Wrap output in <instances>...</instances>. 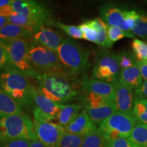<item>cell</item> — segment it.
<instances>
[{"mask_svg": "<svg viewBox=\"0 0 147 147\" xmlns=\"http://www.w3.org/2000/svg\"><path fill=\"white\" fill-rule=\"evenodd\" d=\"M29 57L34 69L40 73L69 74L61 63L56 52L46 49L33 40L29 45Z\"/></svg>", "mask_w": 147, "mask_h": 147, "instance_id": "8992f818", "label": "cell"}, {"mask_svg": "<svg viewBox=\"0 0 147 147\" xmlns=\"http://www.w3.org/2000/svg\"><path fill=\"white\" fill-rule=\"evenodd\" d=\"M38 89L53 102L63 104L74 100L78 95L73 76L67 73H41L36 79Z\"/></svg>", "mask_w": 147, "mask_h": 147, "instance_id": "6da1fadb", "label": "cell"}, {"mask_svg": "<svg viewBox=\"0 0 147 147\" xmlns=\"http://www.w3.org/2000/svg\"><path fill=\"white\" fill-rule=\"evenodd\" d=\"M106 139L98 129L84 137L81 147H105Z\"/></svg>", "mask_w": 147, "mask_h": 147, "instance_id": "484cf974", "label": "cell"}, {"mask_svg": "<svg viewBox=\"0 0 147 147\" xmlns=\"http://www.w3.org/2000/svg\"><path fill=\"white\" fill-rule=\"evenodd\" d=\"M63 38L49 27H42L34 35L33 40L49 50L57 52Z\"/></svg>", "mask_w": 147, "mask_h": 147, "instance_id": "2e32d148", "label": "cell"}, {"mask_svg": "<svg viewBox=\"0 0 147 147\" xmlns=\"http://www.w3.org/2000/svg\"><path fill=\"white\" fill-rule=\"evenodd\" d=\"M17 139L37 140L34 122L27 114H0V142Z\"/></svg>", "mask_w": 147, "mask_h": 147, "instance_id": "3957f363", "label": "cell"}, {"mask_svg": "<svg viewBox=\"0 0 147 147\" xmlns=\"http://www.w3.org/2000/svg\"><path fill=\"white\" fill-rule=\"evenodd\" d=\"M131 47L137 61L147 62V42L136 38L132 41Z\"/></svg>", "mask_w": 147, "mask_h": 147, "instance_id": "f1b7e54d", "label": "cell"}, {"mask_svg": "<svg viewBox=\"0 0 147 147\" xmlns=\"http://www.w3.org/2000/svg\"><path fill=\"white\" fill-rule=\"evenodd\" d=\"M84 137L65 131L61 139L59 147H81Z\"/></svg>", "mask_w": 147, "mask_h": 147, "instance_id": "f546056e", "label": "cell"}, {"mask_svg": "<svg viewBox=\"0 0 147 147\" xmlns=\"http://www.w3.org/2000/svg\"><path fill=\"white\" fill-rule=\"evenodd\" d=\"M7 19H8V23L13 24V25L23 27V28L32 32L34 35L42 27L41 25L37 23L34 20L25 16L16 13L7 17Z\"/></svg>", "mask_w": 147, "mask_h": 147, "instance_id": "603a6c76", "label": "cell"}, {"mask_svg": "<svg viewBox=\"0 0 147 147\" xmlns=\"http://www.w3.org/2000/svg\"><path fill=\"white\" fill-rule=\"evenodd\" d=\"M8 23V19H7V17L0 16V29L2 28L3 26H5V25H7Z\"/></svg>", "mask_w": 147, "mask_h": 147, "instance_id": "60d3db41", "label": "cell"}, {"mask_svg": "<svg viewBox=\"0 0 147 147\" xmlns=\"http://www.w3.org/2000/svg\"><path fill=\"white\" fill-rule=\"evenodd\" d=\"M29 147H46L41 142H40L38 139L34 140L31 142Z\"/></svg>", "mask_w": 147, "mask_h": 147, "instance_id": "ab89813d", "label": "cell"}, {"mask_svg": "<svg viewBox=\"0 0 147 147\" xmlns=\"http://www.w3.org/2000/svg\"><path fill=\"white\" fill-rule=\"evenodd\" d=\"M102 19L108 25L119 27L125 32H129L125 23V9L121 8L114 3H107L103 5L100 9Z\"/></svg>", "mask_w": 147, "mask_h": 147, "instance_id": "5bb4252c", "label": "cell"}, {"mask_svg": "<svg viewBox=\"0 0 147 147\" xmlns=\"http://www.w3.org/2000/svg\"><path fill=\"white\" fill-rule=\"evenodd\" d=\"M0 87L21 107L28 109L34 105L28 78L10 64L0 71Z\"/></svg>", "mask_w": 147, "mask_h": 147, "instance_id": "7a4b0ae2", "label": "cell"}, {"mask_svg": "<svg viewBox=\"0 0 147 147\" xmlns=\"http://www.w3.org/2000/svg\"><path fill=\"white\" fill-rule=\"evenodd\" d=\"M138 63L139 68L140 70L142 78L144 79L145 81H147V62L138 61Z\"/></svg>", "mask_w": 147, "mask_h": 147, "instance_id": "f35d334b", "label": "cell"}, {"mask_svg": "<svg viewBox=\"0 0 147 147\" xmlns=\"http://www.w3.org/2000/svg\"><path fill=\"white\" fill-rule=\"evenodd\" d=\"M64 128L67 133L83 137L87 136L97 129V125L91 121L84 109H82L76 118Z\"/></svg>", "mask_w": 147, "mask_h": 147, "instance_id": "9a60e30c", "label": "cell"}, {"mask_svg": "<svg viewBox=\"0 0 147 147\" xmlns=\"http://www.w3.org/2000/svg\"><path fill=\"white\" fill-rule=\"evenodd\" d=\"M12 2V0H0V8H2L5 5L10 4Z\"/></svg>", "mask_w": 147, "mask_h": 147, "instance_id": "b9f144b4", "label": "cell"}, {"mask_svg": "<svg viewBox=\"0 0 147 147\" xmlns=\"http://www.w3.org/2000/svg\"><path fill=\"white\" fill-rule=\"evenodd\" d=\"M131 116L138 123L147 124V99L135 97Z\"/></svg>", "mask_w": 147, "mask_h": 147, "instance_id": "cb8c5ba5", "label": "cell"}, {"mask_svg": "<svg viewBox=\"0 0 147 147\" xmlns=\"http://www.w3.org/2000/svg\"><path fill=\"white\" fill-rule=\"evenodd\" d=\"M115 91V104L117 112L131 116L135 95L133 90L123 83L120 79L113 84Z\"/></svg>", "mask_w": 147, "mask_h": 147, "instance_id": "4fadbf2b", "label": "cell"}, {"mask_svg": "<svg viewBox=\"0 0 147 147\" xmlns=\"http://www.w3.org/2000/svg\"><path fill=\"white\" fill-rule=\"evenodd\" d=\"M34 122V131L38 140L46 147H59L65 129L63 127L51 122Z\"/></svg>", "mask_w": 147, "mask_h": 147, "instance_id": "8fae6325", "label": "cell"}, {"mask_svg": "<svg viewBox=\"0 0 147 147\" xmlns=\"http://www.w3.org/2000/svg\"><path fill=\"white\" fill-rule=\"evenodd\" d=\"M105 147H140L128 138H119L110 140L106 142Z\"/></svg>", "mask_w": 147, "mask_h": 147, "instance_id": "836d02e7", "label": "cell"}, {"mask_svg": "<svg viewBox=\"0 0 147 147\" xmlns=\"http://www.w3.org/2000/svg\"><path fill=\"white\" fill-rule=\"evenodd\" d=\"M135 97L147 99V81H143L138 89L134 91Z\"/></svg>", "mask_w": 147, "mask_h": 147, "instance_id": "74e56055", "label": "cell"}, {"mask_svg": "<svg viewBox=\"0 0 147 147\" xmlns=\"http://www.w3.org/2000/svg\"><path fill=\"white\" fill-rule=\"evenodd\" d=\"M54 25L57 28L61 29L67 35H69L71 38H75V39H83V34L79 26L65 25L60 22L54 23Z\"/></svg>", "mask_w": 147, "mask_h": 147, "instance_id": "4dcf8cb0", "label": "cell"}, {"mask_svg": "<svg viewBox=\"0 0 147 147\" xmlns=\"http://www.w3.org/2000/svg\"><path fill=\"white\" fill-rule=\"evenodd\" d=\"M128 139L140 147H147V124L137 123Z\"/></svg>", "mask_w": 147, "mask_h": 147, "instance_id": "d4e9b609", "label": "cell"}, {"mask_svg": "<svg viewBox=\"0 0 147 147\" xmlns=\"http://www.w3.org/2000/svg\"><path fill=\"white\" fill-rule=\"evenodd\" d=\"M106 35L107 38L110 43L113 45L115 42L119 41L123 38H134L131 32H125L119 27L106 25Z\"/></svg>", "mask_w": 147, "mask_h": 147, "instance_id": "83f0119b", "label": "cell"}, {"mask_svg": "<svg viewBox=\"0 0 147 147\" xmlns=\"http://www.w3.org/2000/svg\"><path fill=\"white\" fill-rule=\"evenodd\" d=\"M34 34L27 29L13 24L8 23L0 29V39L12 40L23 39L26 40H33Z\"/></svg>", "mask_w": 147, "mask_h": 147, "instance_id": "d6986e66", "label": "cell"}, {"mask_svg": "<svg viewBox=\"0 0 147 147\" xmlns=\"http://www.w3.org/2000/svg\"><path fill=\"white\" fill-rule=\"evenodd\" d=\"M30 95L35 106L33 110L34 121L47 123L57 119L58 113L63 104L53 102L45 96L36 86L31 84Z\"/></svg>", "mask_w": 147, "mask_h": 147, "instance_id": "9c48e42d", "label": "cell"}, {"mask_svg": "<svg viewBox=\"0 0 147 147\" xmlns=\"http://www.w3.org/2000/svg\"><path fill=\"white\" fill-rule=\"evenodd\" d=\"M79 27L81 29L82 34H83V39L96 44L97 40V33L95 29H93L85 23L79 25Z\"/></svg>", "mask_w": 147, "mask_h": 147, "instance_id": "d6a6232c", "label": "cell"}, {"mask_svg": "<svg viewBox=\"0 0 147 147\" xmlns=\"http://www.w3.org/2000/svg\"><path fill=\"white\" fill-rule=\"evenodd\" d=\"M56 53L61 63L73 77L83 72L90 66L88 53L69 38H63Z\"/></svg>", "mask_w": 147, "mask_h": 147, "instance_id": "277c9868", "label": "cell"}, {"mask_svg": "<svg viewBox=\"0 0 147 147\" xmlns=\"http://www.w3.org/2000/svg\"><path fill=\"white\" fill-rule=\"evenodd\" d=\"M23 113L21 106L0 87V114L21 115Z\"/></svg>", "mask_w": 147, "mask_h": 147, "instance_id": "7402d4cb", "label": "cell"}, {"mask_svg": "<svg viewBox=\"0 0 147 147\" xmlns=\"http://www.w3.org/2000/svg\"><path fill=\"white\" fill-rule=\"evenodd\" d=\"M14 13L27 16L42 27L53 23L51 12L45 5L34 0H12L10 4Z\"/></svg>", "mask_w": 147, "mask_h": 147, "instance_id": "30bf717a", "label": "cell"}, {"mask_svg": "<svg viewBox=\"0 0 147 147\" xmlns=\"http://www.w3.org/2000/svg\"><path fill=\"white\" fill-rule=\"evenodd\" d=\"M119 79L123 83L135 91L142 83V77L140 70L138 61L133 66L121 69Z\"/></svg>", "mask_w": 147, "mask_h": 147, "instance_id": "ac0fdd59", "label": "cell"}, {"mask_svg": "<svg viewBox=\"0 0 147 147\" xmlns=\"http://www.w3.org/2000/svg\"><path fill=\"white\" fill-rule=\"evenodd\" d=\"M31 41L23 39H0V44L8 53L10 65L21 71L27 78L36 80L41 73L34 69L29 60V49Z\"/></svg>", "mask_w": 147, "mask_h": 147, "instance_id": "5b68a950", "label": "cell"}, {"mask_svg": "<svg viewBox=\"0 0 147 147\" xmlns=\"http://www.w3.org/2000/svg\"><path fill=\"white\" fill-rule=\"evenodd\" d=\"M82 91L84 94H93L100 96L115 103V91L113 84L84 76L80 82Z\"/></svg>", "mask_w": 147, "mask_h": 147, "instance_id": "7c38bea8", "label": "cell"}, {"mask_svg": "<svg viewBox=\"0 0 147 147\" xmlns=\"http://www.w3.org/2000/svg\"><path fill=\"white\" fill-rule=\"evenodd\" d=\"M82 108V105L79 103L63 105L58 113L57 117L59 125L63 127H65L66 126L68 125L78 115Z\"/></svg>", "mask_w": 147, "mask_h": 147, "instance_id": "ffe728a7", "label": "cell"}, {"mask_svg": "<svg viewBox=\"0 0 147 147\" xmlns=\"http://www.w3.org/2000/svg\"><path fill=\"white\" fill-rule=\"evenodd\" d=\"M138 123L132 116L117 112L99 125L97 128L106 141L119 138H128Z\"/></svg>", "mask_w": 147, "mask_h": 147, "instance_id": "52a82bcc", "label": "cell"}, {"mask_svg": "<svg viewBox=\"0 0 147 147\" xmlns=\"http://www.w3.org/2000/svg\"><path fill=\"white\" fill-rule=\"evenodd\" d=\"M134 36H136L142 38H147V13L141 12L136 20L134 28L131 31Z\"/></svg>", "mask_w": 147, "mask_h": 147, "instance_id": "4316f807", "label": "cell"}, {"mask_svg": "<svg viewBox=\"0 0 147 147\" xmlns=\"http://www.w3.org/2000/svg\"><path fill=\"white\" fill-rule=\"evenodd\" d=\"M138 16V13L135 10H126L125 14V23L129 32H131L135 25L136 20Z\"/></svg>", "mask_w": 147, "mask_h": 147, "instance_id": "d590c367", "label": "cell"}, {"mask_svg": "<svg viewBox=\"0 0 147 147\" xmlns=\"http://www.w3.org/2000/svg\"><path fill=\"white\" fill-rule=\"evenodd\" d=\"M117 55H118L119 63L121 70L131 67L137 61L134 53H132L122 52Z\"/></svg>", "mask_w": 147, "mask_h": 147, "instance_id": "1f68e13d", "label": "cell"}, {"mask_svg": "<svg viewBox=\"0 0 147 147\" xmlns=\"http://www.w3.org/2000/svg\"><path fill=\"white\" fill-rule=\"evenodd\" d=\"M84 109L96 125L117 112L115 103L110 101L93 107H84Z\"/></svg>", "mask_w": 147, "mask_h": 147, "instance_id": "e0dca14e", "label": "cell"}, {"mask_svg": "<svg viewBox=\"0 0 147 147\" xmlns=\"http://www.w3.org/2000/svg\"><path fill=\"white\" fill-rule=\"evenodd\" d=\"M10 63V57L7 51L0 44V71L5 69Z\"/></svg>", "mask_w": 147, "mask_h": 147, "instance_id": "8d00e7d4", "label": "cell"}, {"mask_svg": "<svg viewBox=\"0 0 147 147\" xmlns=\"http://www.w3.org/2000/svg\"><path fill=\"white\" fill-rule=\"evenodd\" d=\"M120 71L118 55L104 51L96 57L92 74L93 78L113 84L119 80Z\"/></svg>", "mask_w": 147, "mask_h": 147, "instance_id": "ba28073f", "label": "cell"}, {"mask_svg": "<svg viewBox=\"0 0 147 147\" xmlns=\"http://www.w3.org/2000/svg\"><path fill=\"white\" fill-rule=\"evenodd\" d=\"M32 140L28 139H17L0 142V147H29Z\"/></svg>", "mask_w": 147, "mask_h": 147, "instance_id": "e575fe53", "label": "cell"}, {"mask_svg": "<svg viewBox=\"0 0 147 147\" xmlns=\"http://www.w3.org/2000/svg\"><path fill=\"white\" fill-rule=\"evenodd\" d=\"M86 24L89 25L93 29H95L97 33V40L96 45L100 47L106 49H109L112 47V45L108 41L106 35V24L102 18H96L95 19L90 20L85 22Z\"/></svg>", "mask_w": 147, "mask_h": 147, "instance_id": "44dd1931", "label": "cell"}, {"mask_svg": "<svg viewBox=\"0 0 147 147\" xmlns=\"http://www.w3.org/2000/svg\"></svg>", "mask_w": 147, "mask_h": 147, "instance_id": "7bdbcfd3", "label": "cell"}]
</instances>
